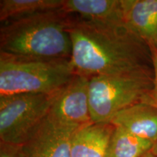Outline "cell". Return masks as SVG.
Listing matches in <instances>:
<instances>
[{"label": "cell", "instance_id": "cell-1", "mask_svg": "<svg viewBox=\"0 0 157 157\" xmlns=\"http://www.w3.org/2000/svg\"><path fill=\"white\" fill-rule=\"evenodd\" d=\"M73 15L68 32L76 74L93 77L153 70L150 49L124 24L94 22Z\"/></svg>", "mask_w": 157, "mask_h": 157}, {"label": "cell", "instance_id": "cell-2", "mask_svg": "<svg viewBox=\"0 0 157 157\" xmlns=\"http://www.w3.org/2000/svg\"><path fill=\"white\" fill-rule=\"evenodd\" d=\"M72 17L60 8L2 23L0 52L23 58L70 60Z\"/></svg>", "mask_w": 157, "mask_h": 157}, {"label": "cell", "instance_id": "cell-3", "mask_svg": "<svg viewBox=\"0 0 157 157\" xmlns=\"http://www.w3.org/2000/svg\"><path fill=\"white\" fill-rule=\"evenodd\" d=\"M75 74L70 60L23 58L0 52V95L55 94Z\"/></svg>", "mask_w": 157, "mask_h": 157}, {"label": "cell", "instance_id": "cell-4", "mask_svg": "<svg viewBox=\"0 0 157 157\" xmlns=\"http://www.w3.org/2000/svg\"><path fill=\"white\" fill-rule=\"evenodd\" d=\"M154 84V70L95 76L90 78V108L93 123H110L118 112L144 102Z\"/></svg>", "mask_w": 157, "mask_h": 157}, {"label": "cell", "instance_id": "cell-5", "mask_svg": "<svg viewBox=\"0 0 157 157\" xmlns=\"http://www.w3.org/2000/svg\"><path fill=\"white\" fill-rule=\"evenodd\" d=\"M58 93L0 95L2 142L23 146L48 115Z\"/></svg>", "mask_w": 157, "mask_h": 157}, {"label": "cell", "instance_id": "cell-6", "mask_svg": "<svg viewBox=\"0 0 157 157\" xmlns=\"http://www.w3.org/2000/svg\"><path fill=\"white\" fill-rule=\"evenodd\" d=\"M78 128L48 114L22 146L25 157H71L72 141Z\"/></svg>", "mask_w": 157, "mask_h": 157}, {"label": "cell", "instance_id": "cell-7", "mask_svg": "<svg viewBox=\"0 0 157 157\" xmlns=\"http://www.w3.org/2000/svg\"><path fill=\"white\" fill-rule=\"evenodd\" d=\"M90 78L75 74L57 94L48 114L57 120L76 127L93 124L90 108Z\"/></svg>", "mask_w": 157, "mask_h": 157}, {"label": "cell", "instance_id": "cell-8", "mask_svg": "<svg viewBox=\"0 0 157 157\" xmlns=\"http://www.w3.org/2000/svg\"><path fill=\"white\" fill-rule=\"evenodd\" d=\"M121 8L127 29L157 48V0H121Z\"/></svg>", "mask_w": 157, "mask_h": 157}, {"label": "cell", "instance_id": "cell-9", "mask_svg": "<svg viewBox=\"0 0 157 157\" xmlns=\"http://www.w3.org/2000/svg\"><path fill=\"white\" fill-rule=\"evenodd\" d=\"M114 127L152 143L157 142V108L140 102L118 112L111 120Z\"/></svg>", "mask_w": 157, "mask_h": 157}, {"label": "cell", "instance_id": "cell-10", "mask_svg": "<svg viewBox=\"0 0 157 157\" xmlns=\"http://www.w3.org/2000/svg\"><path fill=\"white\" fill-rule=\"evenodd\" d=\"M114 126L93 123L78 128L72 141L71 157H106Z\"/></svg>", "mask_w": 157, "mask_h": 157}, {"label": "cell", "instance_id": "cell-11", "mask_svg": "<svg viewBox=\"0 0 157 157\" xmlns=\"http://www.w3.org/2000/svg\"><path fill=\"white\" fill-rule=\"evenodd\" d=\"M61 9L94 22L124 24L121 0H64Z\"/></svg>", "mask_w": 157, "mask_h": 157}, {"label": "cell", "instance_id": "cell-12", "mask_svg": "<svg viewBox=\"0 0 157 157\" xmlns=\"http://www.w3.org/2000/svg\"><path fill=\"white\" fill-rule=\"evenodd\" d=\"M154 143L115 127L110 139L106 157H143L152 150Z\"/></svg>", "mask_w": 157, "mask_h": 157}, {"label": "cell", "instance_id": "cell-13", "mask_svg": "<svg viewBox=\"0 0 157 157\" xmlns=\"http://www.w3.org/2000/svg\"><path fill=\"white\" fill-rule=\"evenodd\" d=\"M64 0H1L0 21L5 23L20 17L62 8Z\"/></svg>", "mask_w": 157, "mask_h": 157}, {"label": "cell", "instance_id": "cell-14", "mask_svg": "<svg viewBox=\"0 0 157 157\" xmlns=\"http://www.w3.org/2000/svg\"><path fill=\"white\" fill-rule=\"evenodd\" d=\"M151 56L153 70H154V84L150 93L145 99V103H148L157 108V48L154 46H149Z\"/></svg>", "mask_w": 157, "mask_h": 157}, {"label": "cell", "instance_id": "cell-15", "mask_svg": "<svg viewBox=\"0 0 157 157\" xmlns=\"http://www.w3.org/2000/svg\"><path fill=\"white\" fill-rule=\"evenodd\" d=\"M0 157H25L22 146L0 142Z\"/></svg>", "mask_w": 157, "mask_h": 157}, {"label": "cell", "instance_id": "cell-16", "mask_svg": "<svg viewBox=\"0 0 157 157\" xmlns=\"http://www.w3.org/2000/svg\"><path fill=\"white\" fill-rule=\"evenodd\" d=\"M151 151L153 154H154V156L157 157V142L155 143L154 144V146H153Z\"/></svg>", "mask_w": 157, "mask_h": 157}, {"label": "cell", "instance_id": "cell-17", "mask_svg": "<svg viewBox=\"0 0 157 157\" xmlns=\"http://www.w3.org/2000/svg\"><path fill=\"white\" fill-rule=\"evenodd\" d=\"M143 157H156V156H154V154H153V153H152V151H150V152H148V154H146V155H145V156H143Z\"/></svg>", "mask_w": 157, "mask_h": 157}]
</instances>
